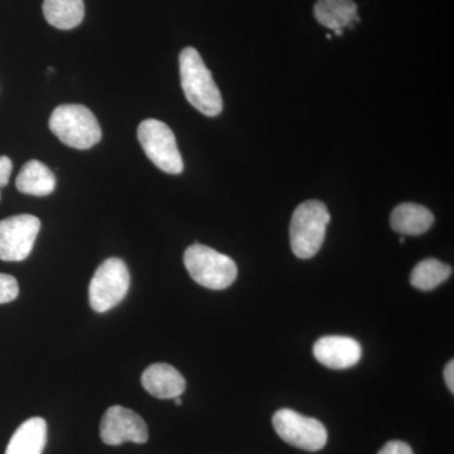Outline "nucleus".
Wrapping results in <instances>:
<instances>
[{"instance_id":"3","label":"nucleus","mask_w":454,"mask_h":454,"mask_svg":"<svg viewBox=\"0 0 454 454\" xmlns=\"http://www.w3.org/2000/svg\"><path fill=\"white\" fill-rule=\"evenodd\" d=\"M50 129L64 145L82 151L98 145L103 136L97 116L77 104L57 106L51 115Z\"/></svg>"},{"instance_id":"1","label":"nucleus","mask_w":454,"mask_h":454,"mask_svg":"<svg viewBox=\"0 0 454 454\" xmlns=\"http://www.w3.org/2000/svg\"><path fill=\"white\" fill-rule=\"evenodd\" d=\"M182 89L188 103L206 116H217L223 112V97L214 77L206 67L199 51L186 47L179 55Z\"/></svg>"},{"instance_id":"7","label":"nucleus","mask_w":454,"mask_h":454,"mask_svg":"<svg viewBox=\"0 0 454 454\" xmlns=\"http://www.w3.org/2000/svg\"><path fill=\"white\" fill-rule=\"evenodd\" d=\"M273 427L286 443L300 450L318 452L327 443L328 434L324 424L292 409L278 411L273 417Z\"/></svg>"},{"instance_id":"6","label":"nucleus","mask_w":454,"mask_h":454,"mask_svg":"<svg viewBox=\"0 0 454 454\" xmlns=\"http://www.w3.org/2000/svg\"><path fill=\"white\" fill-rule=\"evenodd\" d=\"M138 140L146 157L158 168L169 175L184 172V160L168 125L157 119H146L138 127Z\"/></svg>"},{"instance_id":"16","label":"nucleus","mask_w":454,"mask_h":454,"mask_svg":"<svg viewBox=\"0 0 454 454\" xmlns=\"http://www.w3.org/2000/svg\"><path fill=\"white\" fill-rule=\"evenodd\" d=\"M43 16L55 28H76L85 17L83 0H43Z\"/></svg>"},{"instance_id":"2","label":"nucleus","mask_w":454,"mask_h":454,"mask_svg":"<svg viewBox=\"0 0 454 454\" xmlns=\"http://www.w3.org/2000/svg\"><path fill=\"white\" fill-rule=\"evenodd\" d=\"M331 215L324 202L310 200L295 208L291 221V247L300 259H310L321 249Z\"/></svg>"},{"instance_id":"21","label":"nucleus","mask_w":454,"mask_h":454,"mask_svg":"<svg viewBox=\"0 0 454 454\" xmlns=\"http://www.w3.org/2000/svg\"><path fill=\"white\" fill-rule=\"evenodd\" d=\"M444 381H446L447 387L450 393H454V361L450 360L444 367Z\"/></svg>"},{"instance_id":"11","label":"nucleus","mask_w":454,"mask_h":454,"mask_svg":"<svg viewBox=\"0 0 454 454\" xmlns=\"http://www.w3.org/2000/svg\"><path fill=\"white\" fill-rule=\"evenodd\" d=\"M142 385L158 399H176L186 390V380L176 367L169 364H153L143 372Z\"/></svg>"},{"instance_id":"14","label":"nucleus","mask_w":454,"mask_h":454,"mask_svg":"<svg viewBox=\"0 0 454 454\" xmlns=\"http://www.w3.org/2000/svg\"><path fill=\"white\" fill-rule=\"evenodd\" d=\"M16 187L25 195L43 197L55 191L56 177L52 170L37 160H28L20 169Z\"/></svg>"},{"instance_id":"8","label":"nucleus","mask_w":454,"mask_h":454,"mask_svg":"<svg viewBox=\"0 0 454 454\" xmlns=\"http://www.w3.org/2000/svg\"><path fill=\"white\" fill-rule=\"evenodd\" d=\"M41 221L33 215H17L0 221V260L23 262L31 255Z\"/></svg>"},{"instance_id":"4","label":"nucleus","mask_w":454,"mask_h":454,"mask_svg":"<svg viewBox=\"0 0 454 454\" xmlns=\"http://www.w3.org/2000/svg\"><path fill=\"white\" fill-rule=\"evenodd\" d=\"M184 262L191 278L212 291L229 288L238 278L234 260L205 245L195 244L188 247Z\"/></svg>"},{"instance_id":"13","label":"nucleus","mask_w":454,"mask_h":454,"mask_svg":"<svg viewBox=\"0 0 454 454\" xmlns=\"http://www.w3.org/2000/svg\"><path fill=\"white\" fill-rule=\"evenodd\" d=\"M434 223V216L428 208L417 203H402L394 208L390 225L403 236H418L428 231Z\"/></svg>"},{"instance_id":"19","label":"nucleus","mask_w":454,"mask_h":454,"mask_svg":"<svg viewBox=\"0 0 454 454\" xmlns=\"http://www.w3.org/2000/svg\"><path fill=\"white\" fill-rule=\"evenodd\" d=\"M378 454H414L411 447L402 441L387 442Z\"/></svg>"},{"instance_id":"5","label":"nucleus","mask_w":454,"mask_h":454,"mask_svg":"<svg viewBox=\"0 0 454 454\" xmlns=\"http://www.w3.org/2000/svg\"><path fill=\"white\" fill-rule=\"evenodd\" d=\"M130 286V273L121 259L106 260L92 277L89 288L91 309L98 313L113 309L125 297Z\"/></svg>"},{"instance_id":"12","label":"nucleus","mask_w":454,"mask_h":454,"mask_svg":"<svg viewBox=\"0 0 454 454\" xmlns=\"http://www.w3.org/2000/svg\"><path fill=\"white\" fill-rule=\"evenodd\" d=\"M47 442V423L35 417L18 427L9 441L5 454H42Z\"/></svg>"},{"instance_id":"10","label":"nucleus","mask_w":454,"mask_h":454,"mask_svg":"<svg viewBox=\"0 0 454 454\" xmlns=\"http://www.w3.org/2000/svg\"><path fill=\"white\" fill-rule=\"evenodd\" d=\"M316 360L333 370H345L356 365L363 349L360 343L351 337L325 336L317 340L313 348Z\"/></svg>"},{"instance_id":"9","label":"nucleus","mask_w":454,"mask_h":454,"mask_svg":"<svg viewBox=\"0 0 454 454\" xmlns=\"http://www.w3.org/2000/svg\"><path fill=\"white\" fill-rule=\"evenodd\" d=\"M100 437L107 446H121L125 442L143 444L149 438L148 427L136 411L114 405L101 419Z\"/></svg>"},{"instance_id":"22","label":"nucleus","mask_w":454,"mask_h":454,"mask_svg":"<svg viewBox=\"0 0 454 454\" xmlns=\"http://www.w3.org/2000/svg\"><path fill=\"white\" fill-rule=\"evenodd\" d=\"M175 402H176V405H178V406L182 405L181 396L176 397Z\"/></svg>"},{"instance_id":"20","label":"nucleus","mask_w":454,"mask_h":454,"mask_svg":"<svg viewBox=\"0 0 454 454\" xmlns=\"http://www.w3.org/2000/svg\"><path fill=\"white\" fill-rule=\"evenodd\" d=\"M12 169H13V163H12L11 158L2 155L0 157V188L7 186ZM0 199H2V193H0Z\"/></svg>"},{"instance_id":"15","label":"nucleus","mask_w":454,"mask_h":454,"mask_svg":"<svg viewBox=\"0 0 454 454\" xmlns=\"http://www.w3.org/2000/svg\"><path fill=\"white\" fill-rule=\"evenodd\" d=\"M316 20L333 32H343V28L356 22L357 5L352 0H318L315 5Z\"/></svg>"},{"instance_id":"18","label":"nucleus","mask_w":454,"mask_h":454,"mask_svg":"<svg viewBox=\"0 0 454 454\" xmlns=\"http://www.w3.org/2000/svg\"><path fill=\"white\" fill-rule=\"evenodd\" d=\"M18 294H20V286L16 278L0 273V304L17 300Z\"/></svg>"},{"instance_id":"17","label":"nucleus","mask_w":454,"mask_h":454,"mask_svg":"<svg viewBox=\"0 0 454 454\" xmlns=\"http://www.w3.org/2000/svg\"><path fill=\"white\" fill-rule=\"evenodd\" d=\"M452 276V267L437 259H426L411 271V283L419 291L429 292L437 288Z\"/></svg>"}]
</instances>
